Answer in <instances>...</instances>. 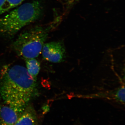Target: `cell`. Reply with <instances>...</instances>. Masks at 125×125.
<instances>
[{
	"label": "cell",
	"mask_w": 125,
	"mask_h": 125,
	"mask_svg": "<svg viewBox=\"0 0 125 125\" xmlns=\"http://www.w3.org/2000/svg\"><path fill=\"white\" fill-rule=\"evenodd\" d=\"M37 81L26 67L6 65L0 71V97L5 104L21 114L37 94Z\"/></svg>",
	"instance_id": "cell-1"
},
{
	"label": "cell",
	"mask_w": 125,
	"mask_h": 125,
	"mask_svg": "<svg viewBox=\"0 0 125 125\" xmlns=\"http://www.w3.org/2000/svg\"><path fill=\"white\" fill-rule=\"evenodd\" d=\"M43 9L38 0L21 4L0 18V36L11 38L22 29L38 20Z\"/></svg>",
	"instance_id": "cell-2"
},
{
	"label": "cell",
	"mask_w": 125,
	"mask_h": 125,
	"mask_svg": "<svg viewBox=\"0 0 125 125\" xmlns=\"http://www.w3.org/2000/svg\"><path fill=\"white\" fill-rule=\"evenodd\" d=\"M55 25H35L23 31L13 42L12 48L19 56L25 60L38 57Z\"/></svg>",
	"instance_id": "cell-3"
},
{
	"label": "cell",
	"mask_w": 125,
	"mask_h": 125,
	"mask_svg": "<svg viewBox=\"0 0 125 125\" xmlns=\"http://www.w3.org/2000/svg\"><path fill=\"white\" fill-rule=\"evenodd\" d=\"M45 60L53 63L64 61L66 58L65 48L61 42H53L45 43L42 51Z\"/></svg>",
	"instance_id": "cell-4"
},
{
	"label": "cell",
	"mask_w": 125,
	"mask_h": 125,
	"mask_svg": "<svg viewBox=\"0 0 125 125\" xmlns=\"http://www.w3.org/2000/svg\"><path fill=\"white\" fill-rule=\"evenodd\" d=\"M21 115L3 102L0 97V125H14Z\"/></svg>",
	"instance_id": "cell-5"
},
{
	"label": "cell",
	"mask_w": 125,
	"mask_h": 125,
	"mask_svg": "<svg viewBox=\"0 0 125 125\" xmlns=\"http://www.w3.org/2000/svg\"><path fill=\"white\" fill-rule=\"evenodd\" d=\"M14 125H40L39 118L32 104H29Z\"/></svg>",
	"instance_id": "cell-6"
},
{
	"label": "cell",
	"mask_w": 125,
	"mask_h": 125,
	"mask_svg": "<svg viewBox=\"0 0 125 125\" xmlns=\"http://www.w3.org/2000/svg\"><path fill=\"white\" fill-rule=\"evenodd\" d=\"M25 60L28 72L34 80L37 81V76L40 70V62L35 58L26 59Z\"/></svg>",
	"instance_id": "cell-7"
},
{
	"label": "cell",
	"mask_w": 125,
	"mask_h": 125,
	"mask_svg": "<svg viewBox=\"0 0 125 125\" xmlns=\"http://www.w3.org/2000/svg\"><path fill=\"white\" fill-rule=\"evenodd\" d=\"M25 0H5L3 14L7 13L20 5Z\"/></svg>",
	"instance_id": "cell-8"
},
{
	"label": "cell",
	"mask_w": 125,
	"mask_h": 125,
	"mask_svg": "<svg viewBox=\"0 0 125 125\" xmlns=\"http://www.w3.org/2000/svg\"><path fill=\"white\" fill-rule=\"evenodd\" d=\"M114 98L115 100L121 103L124 104L125 102V88L123 85L117 90L114 94Z\"/></svg>",
	"instance_id": "cell-9"
},
{
	"label": "cell",
	"mask_w": 125,
	"mask_h": 125,
	"mask_svg": "<svg viewBox=\"0 0 125 125\" xmlns=\"http://www.w3.org/2000/svg\"><path fill=\"white\" fill-rule=\"evenodd\" d=\"M5 0H0V16L3 14V10Z\"/></svg>",
	"instance_id": "cell-10"
},
{
	"label": "cell",
	"mask_w": 125,
	"mask_h": 125,
	"mask_svg": "<svg viewBox=\"0 0 125 125\" xmlns=\"http://www.w3.org/2000/svg\"><path fill=\"white\" fill-rule=\"evenodd\" d=\"M66 0L68 1H75L76 0Z\"/></svg>",
	"instance_id": "cell-11"
}]
</instances>
